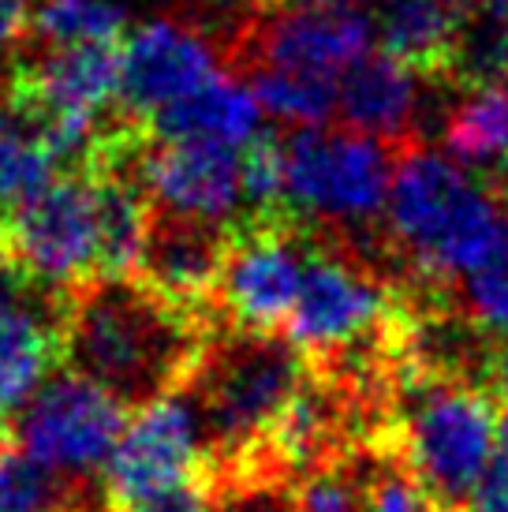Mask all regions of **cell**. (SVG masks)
Returning a JSON list of instances; mask_svg holds the SVG:
<instances>
[{
  "label": "cell",
  "instance_id": "10",
  "mask_svg": "<svg viewBox=\"0 0 508 512\" xmlns=\"http://www.w3.org/2000/svg\"><path fill=\"white\" fill-rule=\"evenodd\" d=\"M374 45V19L359 8H296V12H258L236 27L228 45L232 68H284V72L344 75Z\"/></svg>",
  "mask_w": 508,
  "mask_h": 512
},
{
  "label": "cell",
  "instance_id": "28",
  "mask_svg": "<svg viewBox=\"0 0 508 512\" xmlns=\"http://www.w3.org/2000/svg\"><path fill=\"white\" fill-rule=\"evenodd\" d=\"M30 19H34L30 0H0V53L23 42Z\"/></svg>",
  "mask_w": 508,
  "mask_h": 512
},
{
  "label": "cell",
  "instance_id": "21",
  "mask_svg": "<svg viewBox=\"0 0 508 512\" xmlns=\"http://www.w3.org/2000/svg\"><path fill=\"white\" fill-rule=\"evenodd\" d=\"M0 512H75V483L0 434Z\"/></svg>",
  "mask_w": 508,
  "mask_h": 512
},
{
  "label": "cell",
  "instance_id": "8",
  "mask_svg": "<svg viewBox=\"0 0 508 512\" xmlns=\"http://www.w3.org/2000/svg\"><path fill=\"white\" fill-rule=\"evenodd\" d=\"M0 240L45 288H79L98 277V199L86 172L57 176L0 221Z\"/></svg>",
  "mask_w": 508,
  "mask_h": 512
},
{
  "label": "cell",
  "instance_id": "7",
  "mask_svg": "<svg viewBox=\"0 0 508 512\" xmlns=\"http://www.w3.org/2000/svg\"><path fill=\"white\" fill-rule=\"evenodd\" d=\"M124 400L113 397L105 385L68 370L30 397L19 412L15 441L34 460L53 468L68 483H86L109 468L116 445L127 430Z\"/></svg>",
  "mask_w": 508,
  "mask_h": 512
},
{
  "label": "cell",
  "instance_id": "4",
  "mask_svg": "<svg viewBox=\"0 0 508 512\" xmlns=\"http://www.w3.org/2000/svg\"><path fill=\"white\" fill-rule=\"evenodd\" d=\"M497 400L464 378H408L389 441L419 483L452 512H471L494 464Z\"/></svg>",
  "mask_w": 508,
  "mask_h": 512
},
{
  "label": "cell",
  "instance_id": "12",
  "mask_svg": "<svg viewBox=\"0 0 508 512\" xmlns=\"http://www.w3.org/2000/svg\"><path fill=\"white\" fill-rule=\"evenodd\" d=\"M217 72V53L198 30L176 19L146 23L120 49V113L146 124Z\"/></svg>",
  "mask_w": 508,
  "mask_h": 512
},
{
  "label": "cell",
  "instance_id": "24",
  "mask_svg": "<svg viewBox=\"0 0 508 512\" xmlns=\"http://www.w3.org/2000/svg\"><path fill=\"white\" fill-rule=\"evenodd\" d=\"M456 299L490 337H508V243L490 262L456 281Z\"/></svg>",
  "mask_w": 508,
  "mask_h": 512
},
{
  "label": "cell",
  "instance_id": "29",
  "mask_svg": "<svg viewBox=\"0 0 508 512\" xmlns=\"http://www.w3.org/2000/svg\"><path fill=\"white\" fill-rule=\"evenodd\" d=\"M258 12H296V8H363L374 0H251Z\"/></svg>",
  "mask_w": 508,
  "mask_h": 512
},
{
  "label": "cell",
  "instance_id": "18",
  "mask_svg": "<svg viewBox=\"0 0 508 512\" xmlns=\"http://www.w3.org/2000/svg\"><path fill=\"white\" fill-rule=\"evenodd\" d=\"M445 150L467 169H486L508 157V79H490L456 101L441 128Z\"/></svg>",
  "mask_w": 508,
  "mask_h": 512
},
{
  "label": "cell",
  "instance_id": "1",
  "mask_svg": "<svg viewBox=\"0 0 508 512\" xmlns=\"http://www.w3.org/2000/svg\"><path fill=\"white\" fill-rule=\"evenodd\" d=\"M221 318L191 314L139 277H94L64 296V363L127 408L180 393Z\"/></svg>",
  "mask_w": 508,
  "mask_h": 512
},
{
  "label": "cell",
  "instance_id": "20",
  "mask_svg": "<svg viewBox=\"0 0 508 512\" xmlns=\"http://www.w3.org/2000/svg\"><path fill=\"white\" fill-rule=\"evenodd\" d=\"M251 90L258 105L281 124L299 128H325L337 116V79L318 72H284V68H258L251 72Z\"/></svg>",
  "mask_w": 508,
  "mask_h": 512
},
{
  "label": "cell",
  "instance_id": "31",
  "mask_svg": "<svg viewBox=\"0 0 508 512\" xmlns=\"http://www.w3.org/2000/svg\"><path fill=\"white\" fill-rule=\"evenodd\" d=\"M501 180H505V184H501V195H508V157L501 161Z\"/></svg>",
  "mask_w": 508,
  "mask_h": 512
},
{
  "label": "cell",
  "instance_id": "26",
  "mask_svg": "<svg viewBox=\"0 0 508 512\" xmlns=\"http://www.w3.org/2000/svg\"><path fill=\"white\" fill-rule=\"evenodd\" d=\"M217 509V475L202 471L187 483L172 486V490H161L154 498H142L135 505H127L120 512H213Z\"/></svg>",
  "mask_w": 508,
  "mask_h": 512
},
{
  "label": "cell",
  "instance_id": "14",
  "mask_svg": "<svg viewBox=\"0 0 508 512\" xmlns=\"http://www.w3.org/2000/svg\"><path fill=\"white\" fill-rule=\"evenodd\" d=\"M64 296L57 288H38L30 299L0 307V427L30 404L64 363Z\"/></svg>",
  "mask_w": 508,
  "mask_h": 512
},
{
  "label": "cell",
  "instance_id": "30",
  "mask_svg": "<svg viewBox=\"0 0 508 512\" xmlns=\"http://www.w3.org/2000/svg\"><path fill=\"white\" fill-rule=\"evenodd\" d=\"M497 456L508 460V400L497 404Z\"/></svg>",
  "mask_w": 508,
  "mask_h": 512
},
{
  "label": "cell",
  "instance_id": "11",
  "mask_svg": "<svg viewBox=\"0 0 508 512\" xmlns=\"http://www.w3.org/2000/svg\"><path fill=\"white\" fill-rule=\"evenodd\" d=\"M139 180L154 210L195 217L210 225H236L243 199V157L217 143H146Z\"/></svg>",
  "mask_w": 508,
  "mask_h": 512
},
{
  "label": "cell",
  "instance_id": "3",
  "mask_svg": "<svg viewBox=\"0 0 508 512\" xmlns=\"http://www.w3.org/2000/svg\"><path fill=\"white\" fill-rule=\"evenodd\" d=\"M307 356L281 333L221 326L180 389L195 400L210 438L213 464L254 449L281 408L307 382Z\"/></svg>",
  "mask_w": 508,
  "mask_h": 512
},
{
  "label": "cell",
  "instance_id": "6",
  "mask_svg": "<svg viewBox=\"0 0 508 512\" xmlns=\"http://www.w3.org/2000/svg\"><path fill=\"white\" fill-rule=\"evenodd\" d=\"M228 258L217 288V314L232 329L277 333L296 307L307 262H311V228L299 214L243 217L228 228Z\"/></svg>",
  "mask_w": 508,
  "mask_h": 512
},
{
  "label": "cell",
  "instance_id": "25",
  "mask_svg": "<svg viewBox=\"0 0 508 512\" xmlns=\"http://www.w3.org/2000/svg\"><path fill=\"white\" fill-rule=\"evenodd\" d=\"M370 512H452L445 509L430 490H426L415 475L408 471V464L396 453H389L385 468H381L374 494H370Z\"/></svg>",
  "mask_w": 508,
  "mask_h": 512
},
{
  "label": "cell",
  "instance_id": "22",
  "mask_svg": "<svg viewBox=\"0 0 508 512\" xmlns=\"http://www.w3.org/2000/svg\"><path fill=\"white\" fill-rule=\"evenodd\" d=\"M30 27L45 45H116L127 12L120 0H42Z\"/></svg>",
  "mask_w": 508,
  "mask_h": 512
},
{
  "label": "cell",
  "instance_id": "19",
  "mask_svg": "<svg viewBox=\"0 0 508 512\" xmlns=\"http://www.w3.org/2000/svg\"><path fill=\"white\" fill-rule=\"evenodd\" d=\"M60 161L12 105H0V221L57 180Z\"/></svg>",
  "mask_w": 508,
  "mask_h": 512
},
{
  "label": "cell",
  "instance_id": "23",
  "mask_svg": "<svg viewBox=\"0 0 508 512\" xmlns=\"http://www.w3.org/2000/svg\"><path fill=\"white\" fill-rule=\"evenodd\" d=\"M243 199L251 217L288 214V191H284V146L277 135L258 131L243 150Z\"/></svg>",
  "mask_w": 508,
  "mask_h": 512
},
{
  "label": "cell",
  "instance_id": "16",
  "mask_svg": "<svg viewBox=\"0 0 508 512\" xmlns=\"http://www.w3.org/2000/svg\"><path fill=\"white\" fill-rule=\"evenodd\" d=\"M146 128L165 143L247 146L262 131V105L247 83L217 72L210 83H202L187 98L172 101L150 116Z\"/></svg>",
  "mask_w": 508,
  "mask_h": 512
},
{
  "label": "cell",
  "instance_id": "9",
  "mask_svg": "<svg viewBox=\"0 0 508 512\" xmlns=\"http://www.w3.org/2000/svg\"><path fill=\"white\" fill-rule=\"evenodd\" d=\"M213 468L210 438L195 400L169 393L135 412L105 468V505L120 512L142 498L195 479Z\"/></svg>",
  "mask_w": 508,
  "mask_h": 512
},
{
  "label": "cell",
  "instance_id": "13",
  "mask_svg": "<svg viewBox=\"0 0 508 512\" xmlns=\"http://www.w3.org/2000/svg\"><path fill=\"white\" fill-rule=\"evenodd\" d=\"M228 228L232 225H210V221L154 210L150 240H146L135 277L184 311L221 318L217 288H221L228 258V236H232Z\"/></svg>",
  "mask_w": 508,
  "mask_h": 512
},
{
  "label": "cell",
  "instance_id": "17",
  "mask_svg": "<svg viewBox=\"0 0 508 512\" xmlns=\"http://www.w3.org/2000/svg\"><path fill=\"white\" fill-rule=\"evenodd\" d=\"M389 449L378 445H355L348 453L325 460L307 475H299L288 490L292 512H370V494Z\"/></svg>",
  "mask_w": 508,
  "mask_h": 512
},
{
  "label": "cell",
  "instance_id": "5",
  "mask_svg": "<svg viewBox=\"0 0 508 512\" xmlns=\"http://www.w3.org/2000/svg\"><path fill=\"white\" fill-rule=\"evenodd\" d=\"M288 210L318 217L322 228L348 236L378 232V217L389 206L400 146L378 143L355 131L307 128L281 139Z\"/></svg>",
  "mask_w": 508,
  "mask_h": 512
},
{
  "label": "cell",
  "instance_id": "27",
  "mask_svg": "<svg viewBox=\"0 0 508 512\" xmlns=\"http://www.w3.org/2000/svg\"><path fill=\"white\" fill-rule=\"evenodd\" d=\"M471 512H508V460L505 456H494L490 471L482 475L479 490H475V501H471Z\"/></svg>",
  "mask_w": 508,
  "mask_h": 512
},
{
  "label": "cell",
  "instance_id": "15",
  "mask_svg": "<svg viewBox=\"0 0 508 512\" xmlns=\"http://www.w3.org/2000/svg\"><path fill=\"white\" fill-rule=\"evenodd\" d=\"M423 75L393 53H367L337 79V116L344 131L370 135L389 146L415 143L423 109Z\"/></svg>",
  "mask_w": 508,
  "mask_h": 512
},
{
  "label": "cell",
  "instance_id": "2",
  "mask_svg": "<svg viewBox=\"0 0 508 512\" xmlns=\"http://www.w3.org/2000/svg\"><path fill=\"white\" fill-rule=\"evenodd\" d=\"M385 236L404 285L456 288L508 243V214L467 165L411 143L396 150Z\"/></svg>",
  "mask_w": 508,
  "mask_h": 512
}]
</instances>
